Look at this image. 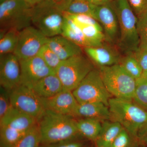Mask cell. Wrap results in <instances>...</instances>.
Here are the masks:
<instances>
[{"instance_id":"obj_34","label":"cell","mask_w":147,"mask_h":147,"mask_svg":"<svg viewBox=\"0 0 147 147\" xmlns=\"http://www.w3.org/2000/svg\"><path fill=\"white\" fill-rule=\"evenodd\" d=\"M137 17L147 10V0H127Z\"/></svg>"},{"instance_id":"obj_20","label":"cell","mask_w":147,"mask_h":147,"mask_svg":"<svg viewBox=\"0 0 147 147\" xmlns=\"http://www.w3.org/2000/svg\"><path fill=\"white\" fill-rule=\"evenodd\" d=\"M123 129L120 124L110 120L104 121L101 130L94 142L96 147H111Z\"/></svg>"},{"instance_id":"obj_15","label":"cell","mask_w":147,"mask_h":147,"mask_svg":"<svg viewBox=\"0 0 147 147\" xmlns=\"http://www.w3.org/2000/svg\"><path fill=\"white\" fill-rule=\"evenodd\" d=\"M83 50L85 55L98 67L118 64L122 57L117 49L106 42L99 46L84 47Z\"/></svg>"},{"instance_id":"obj_6","label":"cell","mask_w":147,"mask_h":147,"mask_svg":"<svg viewBox=\"0 0 147 147\" xmlns=\"http://www.w3.org/2000/svg\"><path fill=\"white\" fill-rule=\"evenodd\" d=\"M32 7L25 0H6L0 4V34L10 29L19 31L32 26Z\"/></svg>"},{"instance_id":"obj_28","label":"cell","mask_w":147,"mask_h":147,"mask_svg":"<svg viewBox=\"0 0 147 147\" xmlns=\"http://www.w3.org/2000/svg\"><path fill=\"white\" fill-rule=\"evenodd\" d=\"M38 55L42 58L45 63L55 72L62 61L47 44L42 46Z\"/></svg>"},{"instance_id":"obj_17","label":"cell","mask_w":147,"mask_h":147,"mask_svg":"<svg viewBox=\"0 0 147 147\" xmlns=\"http://www.w3.org/2000/svg\"><path fill=\"white\" fill-rule=\"evenodd\" d=\"M37 120L11 106L0 119V126H7L23 131H28L37 123Z\"/></svg>"},{"instance_id":"obj_30","label":"cell","mask_w":147,"mask_h":147,"mask_svg":"<svg viewBox=\"0 0 147 147\" xmlns=\"http://www.w3.org/2000/svg\"><path fill=\"white\" fill-rule=\"evenodd\" d=\"M137 28L140 49L147 48V10L137 17Z\"/></svg>"},{"instance_id":"obj_36","label":"cell","mask_w":147,"mask_h":147,"mask_svg":"<svg viewBox=\"0 0 147 147\" xmlns=\"http://www.w3.org/2000/svg\"><path fill=\"white\" fill-rule=\"evenodd\" d=\"M63 11H65L72 0H52Z\"/></svg>"},{"instance_id":"obj_8","label":"cell","mask_w":147,"mask_h":147,"mask_svg":"<svg viewBox=\"0 0 147 147\" xmlns=\"http://www.w3.org/2000/svg\"><path fill=\"white\" fill-rule=\"evenodd\" d=\"M72 93L79 104L100 102L108 106L112 96L102 82L99 70L96 68L87 75Z\"/></svg>"},{"instance_id":"obj_11","label":"cell","mask_w":147,"mask_h":147,"mask_svg":"<svg viewBox=\"0 0 147 147\" xmlns=\"http://www.w3.org/2000/svg\"><path fill=\"white\" fill-rule=\"evenodd\" d=\"M0 85L8 92L21 85L20 61L13 53L0 55Z\"/></svg>"},{"instance_id":"obj_31","label":"cell","mask_w":147,"mask_h":147,"mask_svg":"<svg viewBox=\"0 0 147 147\" xmlns=\"http://www.w3.org/2000/svg\"><path fill=\"white\" fill-rule=\"evenodd\" d=\"M11 107L9 92L1 87L0 95V119L2 118Z\"/></svg>"},{"instance_id":"obj_38","label":"cell","mask_w":147,"mask_h":147,"mask_svg":"<svg viewBox=\"0 0 147 147\" xmlns=\"http://www.w3.org/2000/svg\"><path fill=\"white\" fill-rule=\"evenodd\" d=\"M44 1L45 0H25L28 4L32 7H34Z\"/></svg>"},{"instance_id":"obj_12","label":"cell","mask_w":147,"mask_h":147,"mask_svg":"<svg viewBox=\"0 0 147 147\" xmlns=\"http://www.w3.org/2000/svg\"><path fill=\"white\" fill-rule=\"evenodd\" d=\"M21 67V85L30 88L38 81L55 71L38 55L19 60Z\"/></svg>"},{"instance_id":"obj_37","label":"cell","mask_w":147,"mask_h":147,"mask_svg":"<svg viewBox=\"0 0 147 147\" xmlns=\"http://www.w3.org/2000/svg\"><path fill=\"white\" fill-rule=\"evenodd\" d=\"M82 1H85L96 5H99L105 3L110 2L113 0H82Z\"/></svg>"},{"instance_id":"obj_33","label":"cell","mask_w":147,"mask_h":147,"mask_svg":"<svg viewBox=\"0 0 147 147\" xmlns=\"http://www.w3.org/2000/svg\"><path fill=\"white\" fill-rule=\"evenodd\" d=\"M132 53L142 69L143 76H147V48H139Z\"/></svg>"},{"instance_id":"obj_3","label":"cell","mask_w":147,"mask_h":147,"mask_svg":"<svg viewBox=\"0 0 147 147\" xmlns=\"http://www.w3.org/2000/svg\"><path fill=\"white\" fill-rule=\"evenodd\" d=\"M111 3L118 19L119 46L126 54L134 53L139 49L140 44L137 31V16L127 0H113Z\"/></svg>"},{"instance_id":"obj_16","label":"cell","mask_w":147,"mask_h":147,"mask_svg":"<svg viewBox=\"0 0 147 147\" xmlns=\"http://www.w3.org/2000/svg\"><path fill=\"white\" fill-rule=\"evenodd\" d=\"M46 44L62 61L84 54L83 47L62 35L48 38Z\"/></svg>"},{"instance_id":"obj_13","label":"cell","mask_w":147,"mask_h":147,"mask_svg":"<svg viewBox=\"0 0 147 147\" xmlns=\"http://www.w3.org/2000/svg\"><path fill=\"white\" fill-rule=\"evenodd\" d=\"M96 19L100 24L109 43H114L118 40L119 28L118 19L111 1L97 5Z\"/></svg>"},{"instance_id":"obj_22","label":"cell","mask_w":147,"mask_h":147,"mask_svg":"<svg viewBox=\"0 0 147 147\" xmlns=\"http://www.w3.org/2000/svg\"><path fill=\"white\" fill-rule=\"evenodd\" d=\"M19 31L10 29L4 33L0 34V55L13 53L19 34Z\"/></svg>"},{"instance_id":"obj_4","label":"cell","mask_w":147,"mask_h":147,"mask_svg":"<svg viewBox=\"0 0 147 147\" xmlns=\"http://www.w3.org/2000/svg\"><path fill=\"white\" fill-rule=\"evenodd\" d=\"M64 11L52 0H45L32 7V25L47 38L61 35Z\"/></svg>"},{"instance_id":"obj_21","label":"cell","mask_w":147,"mask_h":147,"mask_svg":"<svg viewBox=\"0 0 147 147\" xmlns=\"http://www.w3.org/2000/svg\"><path fill=\"white\" fill-rule=\"evenodd\" d=\"M102 122L97 119L79 118L76 119V125L80 135L94 142L100 133Z\"/></svg>"},{"instance_id":"obj_29","label":"cell","mask_w":147,"mask_h":147,"mask_svg":"<svg viewBox=\"0 0 147 147\" xmlns=\"http://www.w3.org/2000/svg\"><path fill=\"white\" fill-rule=\"evenodd\" d=\"M137 142L139 141L137 137L123 128L111 147H137Z\"/></svg>"},{"instance_id":"obj_24","label":"cell","mask_w":147,"mask_h":147,"mask_svg":"<svg viewBox=\"0 0 147 147\" xmlns=\"http://www.w3.org/2000/svg\"><path fill=\"white\" fill-rule=\"evenodd\" d=\"M96 5L85 1L72 0L65 11L71 14L88 15L96 19Z\"/></svg>"},{"instance_id":"obj_18","label":"cell","mask_w":147,"mask_h":147,"mask_svg":"<svg viewBox=\"0 0 147 147\" xmlns=\"http://www.w3.org/2000/svg\"><path fill=\"white\" fill-rule=\"evenodd\" d=\"M97 119L102 122L110 120L109 107L100 102H91L79 104L74 118Z\"/></svg>"},{"instance_id":"obj_32","label":"cell","mask_w":147,"mask_h":147,"mask_svg":"<svg viewBox=\"0 0 147 147\" xmlns=\"http://www.w3.org/2000/svg\"><path fill=\"white\" fill-rule=\"evenodd\" d=\"M78 137L54 144L40 145L39 147H85L84 142Z\"/></svg>"},{"instance_id":"obj_7","label":"cell","mask_w":147,"mask_h":147,"mask_svg":"<svg viewBox=\"0 0 147 147\" xmlns=\"http://www.w3.org/2000/svg\"><path fill=\"white\" fill-rule=\"evenodd\" d=\"M94 68L93 63L83 54L62 61L55 73L63 90L72 92Z\"/></svg>"},{"instance_id":"obj_23","label":"cell","mask_w":147,"mask_h":147,"mask_svg":"<svg viewBox=\"0 0 147 147\" xmlns=\"http://www.w3.org/2000/svg\"><path fill=\"white\" fill-rule=\"evenodd\" d=\"M28 131H19L7 126H0V147H13Z\"/></svg>"},{"instance_id":"obj_19","label":"cell","mask_w":147,"mask_h":147,"mask_svg":"<svg viewBox=\"0 0 147 147\" xmlns=\"http://www.w3.org/2000/svg\"><path fill=\"white\" fill-rule=\"evenodd\" d=\"M30 88L41 98L52 97L63 90L62 84L55 73L38 81Z\"/></svg>"},{"instance_id":"obj_26","label":"cell","mask_w":147,"mask_h":147,"mask_svg":"<svg viewBox=\"0 0 147 147\" xmlns=\"http://www.w3.org/2000/svg\"><path fill=\"white\" fill-rule=\"evenodd\" d=\"M41 144L38 124L31 128L13 147H39Z\"/></svg>"},{"instance_id":"obj_25","label":"cell","mask_w":147,"mask_h":147,"mask_svg":"<svg viewBox=\"0 0 147 147\" xmlns=\"http://www.w3.org/2000/svg\"><path fill=\"white\" fill-rule=\"evenodd\" d=\"M119 64L135 80L139 79L143 76L142 69L133 53H127L125 56L122 57Z\"/></svg>"},{"instance_id":"obj_9","label":"cell","mask_w":147,"mask_h":147,"mask_svg":"<svg viewBox=\"0 0 147 147\" xmlns=\"http://www.w3.org/2000/svg\"><path fill=\"white\" fill-rule=\"evenodd\" d=\"M11 104L13 108L38 120L45 111L41 98L30 88L20 85L9 92Z\"/></svg>"},{"instance_id":"obj_1","label":"cell","mask_w":147,"mask_h":147,"mask_svg":"<svg viewBox=\"0 0 147 147\" xmlns=\"http://www.w3.org/2000/svg\"><path fill=\"white\" fill-rule=\"evenodd\" d=\"M41 144L63 142L78 137L80 134L76 125V119L71 116L45 110L38 121Z\"/></svg>"},{"instance_id":"obj_35","label":"cell","mask_w":147,"mask_h":147,"mask_svg":"<svg viewBox=\"0 0 147 147\" xmlns=\"http://www.w3.org/2000/svg\"><path fill=\"white\" fill-rule=\"evenodd\" d=\"M137 137L139 142L147 146V121L139 129Z\"/></svg>"},{"instance_id":"obj_27","label":"cell","mask_w":147,"mask_h":147,"mask_svg":"<svg viewBox=\"0 0 147 147\" xmlns=\"http://www.w3.org/2000/svg\"><path fill=\"white\" fill-rule=\"evenodd\" d=\"M133 101L147 111V76L136 80Z\"/></svg>"},{"instance_id":"obj_39","label":"cell","mask_w":147,"mask_h":147,"mask_svg":"<svg viewBox=\"0 0 147 147\" xmlns=\"http://www.w3.org/2000/svg\"><path fill=\"white\" fill-rule=\"evenodd\" d=\"M6 0H0V3H3V2L5 1Z\"/></svg>"},{"instance_id":"obj_14","label":"cell","mask_w":147,"mask_h":147,"mask_svg":"<svg viewBox=\"0 0 147 147\" xmlns=\"http://www.w3.org/2000/svg\"><path fill=\"white\" fill-rule=\"evenodd\" d=\"M40 98L45 110L74 117L79 103L72 91L63 90L52 97Z\"/></svg>"},{"instance_id":"obj_2","label":"cell","mask_w":147,"mask_h":147,"mask_svg":"<svg viewBox=\"0 0 147 147\" xmlns=\"http://www.w3.org/2000/svg\"><path fill=\"white\" fill-rule=\"evenodd\" d=\"M110 121L121 125L137 137L139 129L147 121V111L133 100L111 98L109 101Z\"/></svg>"},{"instance_id":"obj_10","label":"cell","mask_w":147,"mask_h":147,"mask_svg":"<svg viewBox=\"0 0 147 147\" xmlns=\"http://www.w3.org/2000/svg\"><path fill=\"white\" fill-rule=\"evenodd\" d=\"M48 38L31 26L19 32L18 43L13 54L19 60L36 56L40 50L47 43Z\"/></svg>"},{"instance_id":"obj_5","label":"cell","mask_w":147,"mask_h":147,"mask_svg":"<svg viewBox=\"0 0 147 147\" xmlns=\"http://www.w3.org/2000/svg\"><path fill=\"white\" fill-rule=\"evenodd\" d=\"M102 82L114 97L132 100L136 88V80L119 64L98 67Z\"/></svg>"}]
</instances>
